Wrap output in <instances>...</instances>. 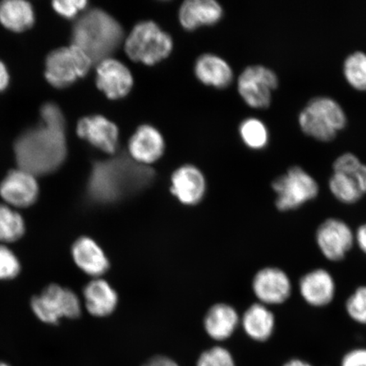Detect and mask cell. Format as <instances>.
Here are the masks:
<instances>
[{
	"mask_svg": "<svg viewBox=\"0 0 366 366\" xmlns=\"http://www.w3.org/2000/svg\"><path fill=\"white\" fill-rule=\"evenodd\" d=\"M15 153L19 168L34 177L57 170L67 153L66 123L42 121L19 137Z\"/></svg>",
	"mask_w": 366,
	"mask_h": 366,
	"instance_id": "cell-1",
	"label": "cell"
},
{
	"mask_svg": "<svg viewBox=\"0 0 366 366\" xmlns=\"http://www.w3.org/2000/svg\"><path fill=\"white\" fill-rule=\"evenodd\" d=\"M154 177L152 169L127 155L96 162L89 182V194L100 203L113 202L147 187Z\"/></svg>",
	"mask_w": 366,
	"mask_h": 366,
	"instance_id": "cell-2",
	"label": "cell"
},
{
	"mask_svg": "<svg viewBox=\"0 0 366 366\" xmlns=\"http://www.w3.org/2000/svg\"><path fill=\"white\" fill-rule=\"evenodd\" d=\"M71 40L72 45L81 49L92 62L99 63L111 57L124 42V31L109 14L93 9L75 23Z\"/></svg>",
	"mask_w": 366,
	"mask_h": 366,
	"instance_id": "cell-3",
	"label": "cell"
},
{
	"mask_svg": "<svg viewBox=\"0 0 366 366\" xmlns=\"http://www.w3.org/2000/svg\"><path fill=\"white\" fill-rule=\"evenodd\" d=\"M347 122L341 105L325 96L311 99L299 116V124L304 134L324 143L335 139L337 132L345 129Z\"/></svg>",
	"mask_w": 366,
	"mask_h": 366,
	"instance_id": "cell-4",
	"label": "cell"
},
{
	"mask_svg": "<svg viewBox=\"0 0 366 366\" xmlns=\"http://www.w3.org/2000/svg\"><path fill=\"white\" fill-rule=\"evenodd\" d=\"M125 52L132 61L154 66L170 56L173 40L152 21H141L124 40Z\"/></svg>",
	"mask_w": 366,
	"mask_h": 366,
	"instance_id": "cell-5",
	"label": "cell"
},
{
	"mask_svg": "<svg viewBox=\"0 0 366 366\" xmlns=\"http://www.w3.org/2000/svg\"><path fill=\"white\" fill-rule=\"evenodd\" d=\"M276 194L274 204L282 212H294L317 198L320 187L310 173L299 166L292 167L272 183Z\"/></svg>",
	"mask_w": 366,
	"mask_h": 366,
	"instance_id": "cell-6",
	"label": "cell"
},
{
	"mask_svg": "<svg viewBox=\"0 0 366 366\" xmlns=\"http://www.w3.org/2000/svg\"><path fill=\"white\" fill-rule=\"evenodd\" d=\"M93 64L81 49L71 44L49 54L45 76L56 88H66L84 76Z\"/></svg>",
	"mask_w": 366,
	"mask_h": 366,
	"instance_id": "cell-7",
	"label": "cell"
},
{
	"mask_svg": "<svg viewBox=\"0 0 366 366\" xmlns=\"http://www.w3.org/2000/svg\"><path fill=\"white\" fill-rule=\"evenodd\" d=\"M315 239L320 254L331 262H342L355 245L353 229L343 219L335 217L320 224Z\"/></svg>",
	"mask_w": 366,
	"mask_h": 366,
	"instance_id": "cell-8",
	"label": "cell"
},
{
	"mask_svg": "<svg viewBox=\"0 0 366 366\" xmlns=\"http://www.w3.org/2000/svg\"><path fill=\"white\" fill-rule=\"evenodd\" d=\"M31 308L39 320L50 324L57 323L62 317L76 318L81 314L79 297L58 285L49 286L34 297Z\"/></svg>",
	"mask_w": 366,
	"mask_h": 366,
	"instance_id": "cell-9",
	"label": "cell"
},
{
	"mask_svg": "<svg viewBox=\"0 0 366 366\" xmlns=\"http://www.w3.org/2000/svg\"><path fill=\"white\" fill-rule=\"evenodd\" d=\"M278 85V76L272 69L257 65L247 67L241 73L237 89L249 107L267 109L271 105L272 92Z\"/></svg>",
	"mask_w": 366,
	"mask_h": 366,
	"instance_id": "cell-10",
	"label": "cell"
},
{
	"mask_svg": "<svg viewBox=\"0 0 366 366\" xmlns=\"http://www.w3.org/2000/svg\"><path fill=\"white\" fill-rule=\"evenodd\" d=\"M252 287L259 303L267 306L285 304L292 294L290 277L278 267L259 269L255 274Z\"/></svg>",
	"mask_w": 366,
	"mask_h": 366,
	"instance_id": "cell-11",
	"label": "cell"
},
{
	"mask_svg": "<svg viewBox=\"0 0 366 366\" xmlns=\"http://www.w3.org/2000/svg\"><path fill=\"white\" fill-rule=\"evenodd\" d=\"M299 292L302 300L311 307H327L336 297L335 278L327 269H311L300 277Z\"/></svg>",
	"mask_w": 366,
	"mask_h": 366,
	"instance_id": "cell-12",
	"label": "cell"
},
{
	"mask_svg": "<svg viewBox=\"0 0 366 366\" xmlns=\"http://www.w3.org/2000/svg\"><path fill=\"white\" fill-rule=\"evenodd\" d=\"M134 76L129 69L112 57L98 63L96 84L109 99L126 97L134 86Z\"/></svg>",
	"mask_w": 366,
	"mask_h": 366,
	"instance_id": "cell-13",
	"label": "cell"
},
{
	"mask_svg": "<svg viewBox=\"0 0 366 366\" xmlns=\"http://www.w3.org/2000/svg\"><path fill=\"white\" fill-rule=\"evenodd\" d=\"M77 134L94 147L107 154H114L118 147L119 129L114 123L102 116L82 118L77 124Z\"/></svg>",
	"mask_w": 366,
	"mask_h": 366,
	"instance_id": "cell-14",
	"label": "cell"
},
{
	"mask_svg": "<svg viewBox=\"0 0 366 366\" xmlns=\"http://www.w3.org/2000/svg\"><path fill=\"white\" fill-rule=\"evenodd\" d=\"M164 151L163 136L157 128L150 125L137 127L128 142L129 157L143 166L157 162Z\"/></svg>",
	"mask_w": 366,
	"mask_h": 366,
	"instance_id": "cell-15",
	"label": "cell"
},
{
	"mask_svg": "<svg viewBox=\"0 0 366 366\" xmlns=\"http://www.w3.org/2000/svg\"><path fill=\"white\" fill-rule=\"evenodd\" d=\"M0 195L8 204L27 207L38 198V182L34 175L21 169L11 171L0 184Z\"/></svg>",
	"mask_w": 366,
	"mask_h": 366,
	"instance_id": "cell-16",
	"label": "cell"
},
{
	"mask_svg": "<svg viewBox=\"0 0 366 366\" xmlns=\"http://www.w3.org/2000/svg\"><path fill=\"white\" fill-rule=\"evenodd\" d=\"M205 191V178L199 169L185 164L172 174L171 192L182 204H199L203 199Z\"/></svg>",
	"mask_w": 366,
	"mask_h": 366,
	"instance_id": "cell-17",
	"label": "cell"
},
{
	"mask_svg": "<svg viewBox=\"0 0 366 366\" xmlns=\"http://www.w3.org/2000/svg\"><path fill=\"white\" fill-rule=\"evenodd\" d=\"M222 16V7L214 0H187L178 12L180 24L187 31L217 24Z\"/></svg>",
	"mask_w": 366,
	"mask_h": 366,
	"instance_id": "cell-18",
	"label": "cell"
},
{
	"mask_svg": "<svg viewBox=\"0 0 366 366\" xmlns=\"http://www.w3.org/2000/svg\"><path fill=\"white\" fill-rule=\"evenodd\" d=\"M194 72L202 84L216 89H227L233 80V72L228 63L212 54H203L197 59Z\"/></svg>",
	"mask_w": 366,
	"mask_h": 366,
	"instance_id": "cell-19",
	"label": "cell"
},
{
	"mask_svg": "<svg viewBox=\"0 0 366 366\" xmlns=\"http://www.w3.org/2000/svg\"><path fill=\"white\" fill-rule=\"evenodd\" d=\"M72 255L80 269L90 276H102L109 269L107 255L90 237H84L77 240L73 245Z\"/></svg>",
	"mask_w": 366,
	"mask_h": 366,
	"instance_id": "cell-20",
	"label": "cell"
},
{
	"mask_svg": "<svg viewBox=\"0 0 366 366\" xmlns=\"http://www.w3.org/2000/svg\"><path fill=\"white\" fill-rule=\"evenodd\" d=\"M242 327L251 340L265 342L273 335L276 318L268 306L257 303L250 306L242 317Z\"/></svg>",
	"mask_w": 366,
	"mask_h": 366,
	"instance_id": "cell-21",
	"label": "cell"
},
{
	"mask_svg": "<svg viewBox=\"0 0 366 366\" xmlns=\"http://www.w3.org/2000/svg\"><path fill=\"white\" fill-rule=\"evenodd\" d=\"M239 318L232 306L218 304L210 308L204 318V328L214 340H227L235 332Z\"/></svg>",
	"mask_w": 366,
	"mask_h": 366,
	"instance_id": "cell-22",
	"label": "cell"
},
{
	"mask_svg": "<svg viewBox=\"0 0 366 366\" xmlns=\"http://www.w3.org/2000/svg\"><path fill=\"white\" fill-rule=\"evenodd\" d=\"M84 299L89 312L99 317L112 314L118 302L117 292L102 279H96L86 285Z\"/></svg>",
	"mask_w": 366,
	"mask_h": 366,
	"instance_id": "cell-23",
	"label": "cell"
},
{
	"mask_svg": "<svg viewBox=\"0 0 366 366\" xmlns=\"http://www.w3.org/2000/svg\"><path fill=\"white\" fill-rule=\"evenodd\" d=\"M0 22L14 31L26 30L34 25L33 7L23 0H6L0 3Z\"/></svg>",
	"mask_w": 366,
	"mask_h": 366,
	"instance_id": "cell-24",
	"label": "cell"
},
{
	"mask_svg": "<svg viewBox=\"0 0 366 366\" xmlns=\"http://www.w3.org/2000/svg\"><path fill=\"white\" fill-rule=\"evenodd\" d=\"M328 186L334 198L342 204H355L364 196L354 178L345 174L333 172Z\"/></svg>",
	"mask_w": 366,
	"mask_h": 366,
	"instance_id": "cell-25",
	"label": "cell"
},
{
	"mask_svg": "<svg viewBox=\"0 0 366 366\" xmlns=\"http://www.w3.org/2000/svg\"><path fill=\"white\" fill-rule=\"evenodd\" d=\"M24 232L25 224L21 214L7 205L0 204V241H16Z\"/></svg>",
	"mask_w": 366,
	"mask_h": 366,
	"instance_id": "cell-26",
	"label": "cell"
},
{
	"mask_svg": "<svg viewBox=\"0 0 366 366\" xmlns=\"http://www.w3.org/2000/svg\"><path fill=\"white\" fill-rule=\"evenodd\" d=\"M343 75L352 88L366 91V54L362 51L350 54L343 63Z\"/></svg>",
	"mask_w": 366,
	"mask_h": 366,
	"instance_id": "cell-27",
	"label": "cell"
},
{
	"mask_svg": "<svg viewBox=\"0 0 366 366\" xmlns=\"http://www.w3.org/2000/svg\"><path fill=\"white\" fill-rule=\"evenodd\" d=\"M239 132L244 143L252 149H262L268 144L267 128L259 119H246L240 125Z\"/></svg>",
	"mask_w": 366,
	"mask_h": 366,
	"instance_id": "cell-28",
	"label": "cell"
},
{
	"mask_svg": "<svg viewBox=\"0 0 366 366\" xmlns=\"http://www.w3.org/2000/svg\"><path fill=\"white\" fill-rule=\"evenodd\" d=\"M345 311L347 317L355 323L366 325V285L356 287L347 297Z\"/></svg>",
	"mask_w": 366,
	"mask_h": 366,
	"instance_id": "cell-29",
	"label": "cell"
},
{
	"mask_svg": "<svg viewBox=\"0 0 366 366\" xmlns=\"http://www.w3.org/2000/svg\"><path fill=\"white\" fill-rule=\"evenodd\" d=\"M197 366H235V362L230 352L214 347L200 355Z\"/></svg>",
	"mask_w": 366,
	"mask_h": 366,
	"instance_id": "cell-30",
	"label": "cell"
},
{
	"mask_svg": "<svg viewBox=\"0 0 366 366\" xmlns=\"http://www.w3.org/2000/svg\"><path fill=\"white\" fill-rule=\"evenodd\" d=\"M20 268L16 256L6 247L0 245V280L15 277Z\"/></svg>",
	"mask_w": 366,
	"mask_h": 366,
	"instance_id": "cell-31",
	"label": "cell"
},
{
	"mask_svg": "<svg viewBox=\"0 0 366 366\" xmlns=\"http://www.w3.org/2000/svg\"><path fill=\"white\" fill-rule=\"evenodd\" d=\"M362 164L354 154L345 153L338 157L333 162V172L350 176L358 170Z\"/></svg>",
	"mask_w": 366,
	"mask_h": 366,
	"instance_id": "cell-32",
	"label": "cell"
},
{
	"mask_svg": "<svg viewBox=\"0 0 366 366\" xmlns=\"http://www.w3.org/2000/svg\"><path fill=\"white\" fill-rule=\"evenodd\" d=\"M88 4L85 0H57L53 2L54 10L66 18H73Z\"/></svg>",
	"mask_w": 366,
	"mask_h": 366,
	"instance_id": "cell-33",
	"label": "cell"
},
{
	"mask_svg": "<svg viewBox=\"0 0 366 366\" xmlns=\"http://www.w3.org/2000/svg\"><path fill=\"white\" fill-rule=\"evenodd\" d=\"M340 366H366V347H355L346 352Z\"/></svg>",
	"mask_w": 366,
	"mask_h": 366,
	"instance_id": "cell-34",
	"label": "cell"
},
{
	"mask_svg": "<svg viewBox=\"0 0 366 366\" xmlns=\"http://www.w3.org/2000/svg\"><path fill=\"white\" fill-rule=\"evenodd\" d=\"M355 245L366 256V222L361 225L355 231Z\"/></svg>",
	"mask_w": 366,
	"mask_h": 366,
	"instance_id": "cell-35",
	"label": "cell"
},
{
	"mask_svg": "<svg viewBox=\"0 0 366 366\" xmlns=\"http://www.w3.org/2000/svg\"><path fill=\"white\" fill-rule=\"evenodd\" d=\"M356 181L357 184L359 185L361 192L363 194H366V164H361L358 170L354 174L350 175Z\"/></svg>",
	"mask_w": 366,
	"mask_h": 366,
	"instance_id": "cell-36",
	"label": "cell"
},
{
	"mask_svg": "<svg viewBox=\"0 0 366 366\" xmlns=\"http://www.w3.org/2000/svg\"><path fill=\"white\" fill-rule=\"evenodd\" d=\"M143 366H179L175 361L172 360L168 357L164 356H157L154 358L150 359L147 363Z\"/></svg>",
	"mask_w": 366,
	"mask_h": 366,
	"instance_id": "cell-37",
	"label": "cell"
},
{
	"mask_svg": "<svg viewBox=\"0 0 366 366\" xmlns=\"http://www.w3.org/2000/svg\"><path fill=\"white\" fill-rule=\"evenodd\" d=\"M9 84V74L7 69L4 64L0 61V91L6 89Z\"/></svg>",
	"mask_w": 366,
	"mask_h": 366,
	"instance_id": "cell-38",
	"label": "cell"
},
{
	"mask_svg": "<svg viewBox=\"0 0 366 366\" xmlns=\"http://www.w3.org/2000/svg\"><path fill=\"white\" fill-rule=\"evenodd\" d=\"M282 366H314L312 364L308 362L303 359L300 358H292L288 360L287 362Z\"/></svg>",
	"mask_w": 366,
	"mask_h": 366,
	"instance_id": "cell-39",
	"label": "cell"
},
{
	"mask_svg": "<svg viewBox=\"0 0 366 366\" xmlns=\"http://www.w3.org/2000/svg\"><path fill=\"white\" fill-rule=\"evenodd\" d=\"M0 366H10L6 363L0 362Z\"/></svg>",
	"mask_w": 366,
	"mask_h": 366,
	"instance_id": "cell-40",
	"label": "cell"
}]
</instances>
